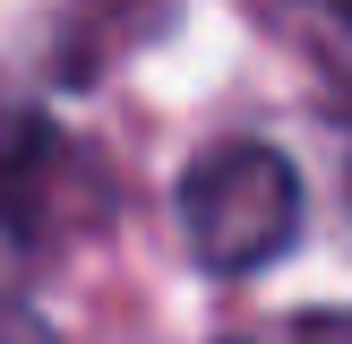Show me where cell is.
<instances>
[{"label":"cell","mask_w":352,"mask_h":344,"mask_svg":"<svg viewBox=\"0 0 352 344\" xmlns=\"http://www.w3.org/2000/svg\"><path fill=\"white\" fill-rule=\"evenodd\" d=\"M301 172L284 147H258V138H223L198 164L181 172V241L206 275H258L301 241Z\"/></svg>","instance_id":"6da1fadb"},{"label":"cell","mask_w":352,"mask_h":344,"mask_svg":"<svg viewBox=\"0 0 352 344\" xmlns=\"http://www.w3.org/2000/svg\"><path fill=\"white\" fill-rule=\"evenodd\" d=\"M103 215V172L52 112L0 95V233H17L26 250L78 233Z\"/></svg>","instance_id":"7a4b0ae2"},{"label":"cell","mask_w":352,"mask_h":344,"mask_svg":"<svg viewBox=\"0 0 352 344\" xmlns=\"http://www.w3.org/2000/svg\"><path fill=\"white\" fill-rule=\"evenodd\" d=\"M215 344H352V310H292V319L241 327V336H215Z\"/></svg>","instance_id":"3957f363"},{"label":"cell","mask_w":352,"mask_h":344,"mask_svg":"<svg viewBox=\"0 0 352 344\" xmlns=\"http://www.w3.org/2000/svg\"><path fill=\"white\" fill-rule=\"evenodd\" d=\"M309 26H318V61L344 86V112H352V9H309Z\"/></svg>","instance_id":"277c9868"},{"label":"cell","mask_w":352,"mask_h":344,"mask_svg":"<svg viewBox=\"0 0 352 344\" xmlns=\"http://www.w3.org/2000/svg\"><path fill=\"white\" fill-rule=\"evenodd\" d=\"M0 344H60V336H52L26 301H9V292H0Z\"/></svg>","instance_id":"5b68a950"}]
</instances>
